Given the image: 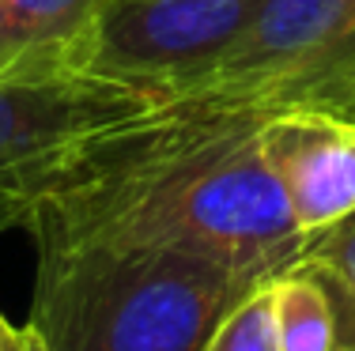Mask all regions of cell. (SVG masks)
<instances>
[{
    "label": "cell",
    "instance_id": "6da1fadb",
    "mask_svg": "<svg viewBox=\"0 0 355 351\" xmlns=\"http://www.w3.org/2000/svg\"><path fill=\"white\" fill-rule=\"evenodd\" d=\"M272 114L148 110L87 140L31 197L0 212L38 257L80 249H189L287 269L302 238L261 159Z\"/></svg>",
    "mask_w": 355,
    "mask_h": 351
},
{
    "label": "cell",
    "instance_id": "7a4b0ae2",
    "mask_svg": "<svg viewBox=\"0 0 355 351\" xmlns=\"http://www.w3.org/2000/svg\"><path fill=\"white\" fill-rule=\"evenodd\" d=\"M272 272L189 249L49 253L31 321L49 351H205L223 314Z\"/></svg>",
    "mask_w": 355,
    "mask_h": 351
},
{
    "label": "cell",
    "instance_id": "3957f363",
    "mask_svg": "<svg viewBox=\"0 0 355 351\" xmlns=\"http://www.w3.org/2000/svg\"><path fill=\"white\" fill-rule=\"evenodd\" d=\"M261 4L265 0H106L87 35L80 76L114 80L151 98L216 64Z\"/></svg>",
    "mask_w": 355,
    "mask_h": 351
},
{
    "label": "cell",
    "instance_id": "277c9868",
    "mask_svg": "<svg viewBox=\"0 0 355 351\" xmlns=\"http://www.w3.org/2000/svg\"><path fill=\"white\" fill-rule=\"evenodd\" d=\"M155 110L137 87L114 80L0 83V212L31 197L87 140Z\"/></svg>",
    "mask_w": 355,
    "mask_h": 351
},
{
    "label": "cell",
    "instance_id": "5b68a950",
    "mask_svg": "<svg viewBox=\"0 0 355 351\" xmlns=\"http://www.w3.org/2000/svg\"><path fill=\"white\" fill-rule=\"evenodd\" d=\"M257 147L306 242L355 212V117L329 110L280 114L261 129Z\"/></svg>",
    "mask_w": 355,
    "mask_h": 351
},
{
    "label": "cell",
    "instance_id": "8992f818",
    "mask_svg": "<svg viewBox=\"0 0 355 351\" xmlns=\"http://www.w3.org/2000/svg\"><path fill=\"white\" fill-rule=\"evenodd\" d=\"M103 4L106 0H0V83L80 76Z\"/></svg>",
    "mask_w": 355,
    "mask_h": 351
},
{
    "label": "cell",
    "instance_id": "52a82bcc",
    "mask_svg": "<svg viewBox=\"0 0 355 351\" xmlns=\"http://www.w3.org/2000/svg\"><path fill=\"white\" fill-rule=\"evenodd\" d=\"M265 287L272 295L280 351H340L333 295L310 264H287L268 276Z\"/></svg>",
    "mask_w": 355,
    "mask_h": 351
},
{
    "label": "cell",
    "instance_id": "ba28073f",
    "mask_svg": "<svg viewBox=\"0 0 355 351\" xmlns=\"http://www.w3.org/2000/svg\"><path fill=\"white\" fill-rule=\"evenodd\" d=\"M299 264H310L325 280L336 306L340 351H355V212L348 219L333 223L329 231L314 234L302 246Z\"/></svg>",
    "mask_w": 355,
    "mask_h": 351
},
{
    "label": "cell",
    "instance_id": "9c48e42d",
    "mask_svg": "<svg viewBox=\"0 0 355 351\" xmlns=\"http://www.w3.org/2000/svg\"><path fill=\"white\" fill-rule=\"evenodd\" d=\"M205 351H280L272 295H268L265 283H257L239 306H231L223 314V321L212 329Z\"/></svg>",
    "mask_w": 355,
    "mask_h": 351
},
{
    "label": "cell",
    "instance_id": "30bf717a",
    "mask_svg": "<svg viewBox=\"0 0 355 351\" xmlns=\"http://www.w3.org/2000/svg\"><path fill=\"white\" fill-rule=\"evenodd\" d=\"M0 351H49L42 332L35 329V321L19 325L0 310Z\"/></svg>",
    "mask_w": 355,
    "mask_h": 351
}]
</instances>
